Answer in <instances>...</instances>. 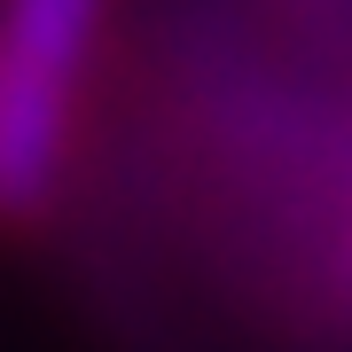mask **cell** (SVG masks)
I'll return each mask as SVG.
<instances>
[{
    "label": "cell",
    "mask_w": 352,
    "mask_h": 352,
    "mask_svg": "<svg viewBox=\"0 0 352 352\" xmlns=\"http://www.w3.org/2000/svg\"><path fill=\"white\" fill-rule=\"evenodd\" d=\"M102 0H0V219L39 227L63 196L71 94Z\"/></svg>",
    "instance_id": "cell-1"
}]
</instances>
